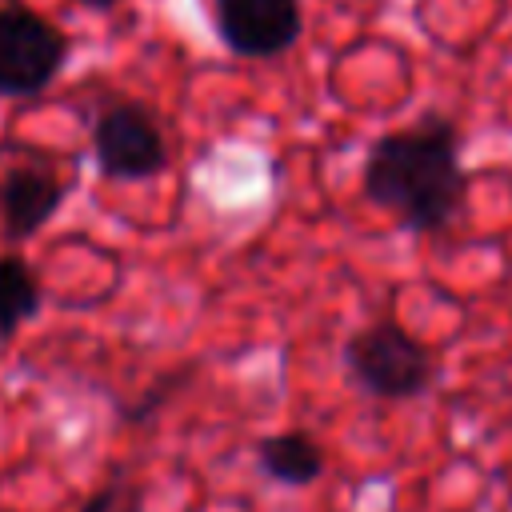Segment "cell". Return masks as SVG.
Returning a JSON list of instances; mask_svg holds the SVG:
<instances>
[{
	"instance_id": "1",
	"label": "cell",
	"mask_w": 512,
	"mask_h": 512,
	"mask_svg": "<svg viewBox=\"0 0 512 512\" xmlns=\"http://www.w3.org/2000/svg\"><path fill=\"white\" fill-rule=\"evenodd\" d=\"M464 188L460 140L440 116L380 136L364 160V196L412 232H440L460 212Z\"/></svg>"
},
{
	"instance_id": "2",
	"label": "cell",
	"mask_w": 512,
	"mask_h": 512,
	"mask_svg": "<svg viewBox=\"0 0 512 512\" xmlns=\"http://www.w3.org/2000/svg\"><path fill=\"white\" fill-rule=\"evenodd\" d=\"M348 376L380 400H412L432 384V356L400 324L380 320L360 328L344 348Z\"/></svg>"
},
{
	"instance_id": "3",
	"label": "cell",
	"mask_w": 512,
	"mask_h": 512,
	"mask_svg": "<svg viewBox=\"0 0 512 512\" xmlns=\"http://www.w3.org/2000/svg\"><path fill=\"white\" fill-rule=\"evenodd\" d=\"M68 56L64 32L32 8H0V96H36Z\"/></svg>"
},
{
	"instance_id": "4",
	"label": "cell",
	"mask_w": 512,
	"mask_h": 512,
	"mask_svg": "<svg viewBox=\"0 0 512 512\" xmlns=\"http://www.w3.org/2000/svg\"><path fill=\"white\" fill-rule=\"evenodd\" d=\"M92 156L112 180H144L168 164V148L152 116L136 104L108 108L92 128Z\"/></svg>"
},
{
	"instance_id": "5",
	"label": "cell",
	"mask_w": 512,
	"mask_h": 512,
	"mask_svg": "<svg viewBox=\"0 0 512 512\" xmlns=\"http://www.w3.org/2000/svg\"><path fill=\"white\" fill-rule=\"evenodd\" d=\"M216 32L236 56H280L296 44L304 20L300 0H216Z\"/></svg>"
},
{
	"instance_id": "6",
	"label": "cell",
	"mask_w": 512,
	"mask_h": 512,
	"mask_svg": "<svg viewBox=\"0 0 512 512\" xmlns=\"http://www.w3.org/2000/svg\"><path fill=\"white\" fill-rule=\"evenodd\" d=\"M60 200H64V188L56 176H48L40 168L8 172L0 184V224H4L8 240H24V236L40 232L56 216Z\"/></svg>"
},
{
	"instance_id": "7",
	"label": "cell",
	"mask_w": 512,
	"mask_h": 512,
	"mask_svg": "<svg viewBox=\"0 0 512 512\" xmlns=\"http://www.w3.org/2000/svg\"><path fill=\"white\" fill-rule=\"evenodd\" d=\"M256 456H260V468L280 480V484H292V488H304L312 484L320 472H324V452L312 436L304 432H276V436H264L256 444Z\"/></svg>"
},
{
	"instance_id": "8",
	"label": "cell",
	"mask_w": 512,
	"mask_h": 512,
	"mask_svg": "<svg viewBox=\"0 0 512 512\" xmlns=\"http://www.w3.org/2000/svg\"><path fill=\"white\" fill-rule=\"evenodd\" d=\"M40 312V280L20 256H0V340Z\"/></svg>"
},
{
	"instance_id": "9",
	"label": "cell",
	"mask_w": 512,
	"mask_h": 512,
	"mask_svg": "<svg viewBox=\"0 0 512 512\" xmlns=\"http://www.w3.org/2000/svg\"><path fill=\"white\" fill-rule=\"evenodd\" d=\"M84 512H140V488L132 480H112L84 504Z\"/></svg>"
},
{
	"instance_id": "10",
	"label": "cell",
	"mask_w": 512,
	"mask_h": 512,
	"mask_svg": "<svg viewBox=\"0 0 512 512\" xmlns=\"http://www.w3.org/2000/svg\"><path fill=\"white\" fill-rule=\"evenodd\" d=\"M80 4H92V8H108V4H116V0H80Z\"/></svg>"
},
{
	"instance_id": "11",
	"label": "cell",
	"mask_w": 512,
	"mask_h": 512,
	"mask_svg": "<svg viewBox=\"0 0 512 512\" xmlns=\"http://www.w3.org/2000/svg\"><path fill=\"white\" fill-rule=\"evenodd\" d=\"M504 484H508V496H512V468L504 472Z\"/></svg>"
}]
</instances>
